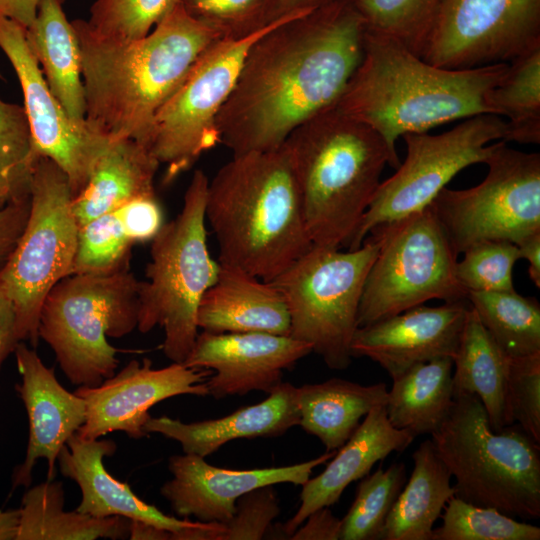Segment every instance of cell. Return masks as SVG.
Returning <instances> with one entry per match:
<instances>
[{"label":"cell","mask_w":540,"mask_h":540,"mask_svg":"<svg viewBox=\"0 0 540 540\" xmlns=\"http://www.w3.org/2000/svg\"><path fill=\"white\" fill-rule=\"evenodd\" d=\"M273 485L253 489L235 503L232 517L221 525L212 540L263 539L280 514L279 499Z\"/></svg>","instance_id":"44"},{"label":"cell","mask_w":540,"mask_h":540,"mask_svg":"<svg viewBox=\"0 0 540 540\" xmlns=\"http://www.w3.org/2000/svg\"><path fill=\"white\" fill-rule=\"evenodd\" d=\"M159 161L133 139L112 141L96 163L85 187L73 198L79 227L126 203L154 195Z\"/></svg>","instance_id":"26"},{"label":"cell","mask_w":540,"mask_h":540,"mask_svg":"<svg viewBox=\"0 0 540 540\" xmlns=\"http://www.w3.org/2000/svg\"><path fill=\"white\" fill-rule=\"evenodd\" d=\"M509 360L510 356L486 330L470 306L453 358V395H476L485 408L493 431L507 426L506 384Z\"/></svg>","instance_id":"30"},{"label":"cell","mask_w":540,"mask_h":540,"mask_svg":"<svg viewBox=\"0 0 540 540\" xmlns=\"http://www.w3.org/2000/svg\"><path fill=\"white\" fill-rule=\"evenodd\" d=\"M336 451L297 464L245 470L212 466L193 454L173 455L168 463L172 478L160 492L178 516L223 524L232 517L236 501L245 493L281 483L302 486L312 471L328 462Z\"/></svg>","instance_id":"19"},{"label":"cell","mask_w":540,"mask_h":540,"mask_svg":"<svg viewBox=\"0 0 540 540\" xmlns=\"http://www.w3.org/2000/svg\"><path fill=\"white\" fill-rule=\"evenodd\" d=\"M413 470L384 523L380 540H431L433 526L454 496L451 474L431 439L412 455Z\"/></svg>","instance_id":"29"},{"label":"cell","mask_w":540,"mask_h":540,"mask_svg":"<svg viewBox=\"0 0 540 540\" xmlns=\"http://www.w3.org/2000/svg\"><path fill=\"white\" fill-rule=\"evenodd\" d=\"M366 29L392 37L420 57L440 0H353Z\"/></svg>","instance_id":"38"},{"label":"cell","mask_w":540,"mask_h":540,"mask_svg":"<svg viewBox=\"0 0 540 540\" xmlns=\"http://www.w3.org/2000/svg\"><path fill=\"white\" fill-rule=\"evenodd\" d=\"M387 392L384 383L361 385L339 378L297 387L299 426L326 451L338 450L370 410L386 404Z\"/></svg>","instance_id":"28"},{"label":"cell","mask_w":540,"mask_h":540,"mask_svg":"<svg viewBox=\"0 0 540 540\" xmlns=\"http://www.w3.org/2000/svg\"><path fill=\"white\" fill-rule=\"evenodd\" d=\"M467 300L479 320L510 357L540 352V305L512 291H472Z\"/></svg>","instance_id":"34"},{"label":"cell","mask_w":540,"mask_h":540,"mask_svg":"<svg viewBox=\"0 0 540 540\" xmlns=\"http://www.w3.org/2000/svg\"><path fill=\"white\" fill-rule=\"evenodd\" d=\"M469 307L468 300L437 307L422 304L358 327L351 355L368 357L391 379L419 363L441 357L453 359Z\"/></svg>","instance_id":"20"},{"label":"cell","mask_w":540,"mask_h":540,"mask_svg":"<svg viewBox=\"0 0 540 540\" xmlns=\"http://www.w3.org/2000/svg\"><path fill=\"white\" fill-rule=\"evenodd\" d=\"M15 359L21 382L16 390L24 403L29 435L24 461L12 476V488L29 487L39 459L48 464L47 480H54L61 449L86 420V404L75 392L67 391L34 349L19 342Z\"/></svg>","instance_id":"21"},{"label":"cell","mask_w":540,"mask_h":540,"mask_svg":"<svg viewBox=\"0 0 540 540\" xmlns=\"http://www.w3.org/2000/svg\"><path fill=\"white\" fill-rule=\"evenodd\" d=\"M381 238L369 233L348 251L312 245L270 282L281 293L290 316V336L309 344L328 368L351 363V342L359 304Z\"/></svg>","instance_id":"9"},{"label":"cell","mask_w":540,"mask_h":540,"mask_svg":"<svg viewBox=\"0 0 540 540\" xmlns=\"http://www.w3.org/2000/svg\"><path fill=\"white\" fill-rule=\"evenodd\" d=\"M508 63L471 69L432 65L396 39L366 29L362 59L335 104L377 131L389 149L408 133L479 114Z\"/></svg>","instance_id":"3"},{"label":"cell","mask_w":540,"mask_h":540,"mask_svg":"<svg viewBox=\"0 0 540 540\" xmlns=\"http://www.w3.org/2000/svg\"><path fill=\"white\" fill-rule=\"evenodd\" d=\"M456 264L462 286L472 291H512L513 267L520 259L518 246L507 240H486L464 250Z\"/></svg>","instance_id":"41"},{"label":"cell","mask_w":540,"mask_h":540,"mask_svg":"<svg viewBox=\"0 0 540 540\" xmlns=\"http://www.w3.org/2000/svg\"><path fill=\"white\" fill-rule=\"evenodd\" d=\"M205 217L219 264L270 281L312 247L289 154L233 155L208 183Z\"/></svg>","instance_id":"4"},{"label":"cell","mask_w":540,"mask_h":540,"mask_svg":"<svg viewBox=\"0 0 540 540\" xmlns=\"http://www.w3.org/2000/svg\"><path fill=\"white\" fill-rule=\"evenodd\" d=\"M211 374L183 363L154 369L149 359L131 360L99 385L74 391L86 404V420L77 434L91 440L121 431L133 439L143 438L155 404L178 395H208L206 381Z\"/></svg>","instance_id":"17"},{"label":"cell","mask_w":540,"mask_h":540,"mask_svg":"<svg viewBox=\"0 0 540 540\" xmlns=\"http://www.w3.org/2000/svg\"><path fill=\"white\" fill-rule=\"evenodd\" d=\"M443 523L431 540H539L540 528L518 521L492 507L478 506L453 496L446 504Z\"/></svg>","instance_id":"37"},{"label":"cell","mask_w":540,"mask_h":540,"mask_svg":"<svg viewBox=\"0 0 540 540\" xmlns=\"http://www.w3.org/2000/svg\"><path fill=\"white\" fill-rule=\"evenodd\" d=\"M19 523V509L0 511V540H15Z\"/></svg>","instance_id":"53"},{"label":"cell","mask_w":540,"mask_h":540,"mask_svg":"<svg viewBox=\"0 0 540 540\" xmlns=\"http://www.w3.org/2000/svg\"><path fill=\"white\" fill-rule=\"evenodd\" d=\"M21 342L17 328V315L13 301L0 286V368L8 355Z\"/></svg>","instance_id":"48"},{"label":"cell","mask_w":540,"mask_h":540,"mask_svg":"<svg viewBox=\"0 0 540 540\" xmlns=\"http://www.w3.org/2000/svg\"><path fill=\"white\" fill-rule=\"evenodd\" d=\"M489 114L505 116V142L540 143V46L508 63L486 96Z\"/></svg>","instance_id":"33"},{"label":"cell","mask_w":540,"mask_h":540,"mask_svg":"<svg viewBox=\"0 0 540 540\" xmlns=\"http://www.w3.org/2000/svg\"><path fill=\"white\" fill-rule=\"evenodd\" d=\"M38 4L39 0H0V15L28 28L35 20Z\"/></svg>","instance_id":"50"},{"label":"cell","mask_w":540,"mask_h":540,"mask_svg":"<svg viewBox=\"0 0 540 540\" xmlns=\"http://www.w3.org/2000/svg\"><path fill=\"white\" fill-rule=\"evenodd\" d=\"M65 0H39L26 42L50 91L70 118L84 121L86 102L79 40L63 9Z\"/></svg>","instance_id":"27"},{"label":"cell","mask_w":540,"mask_h":540,"mask_svg":"<svg viewBox=\"0 0 540 540\" xmlns=\"http://www.w3.org/2000/svg\"><path fill=\"white\" fill-rule=\"evenodd\" d=\"M66 174L47 157L34 171L25 227L3 268L0 286L14 303L22 342L36 347L39 316L49 291L71 275L79 225Z\"/></svg>","instance_id":"10"},{"label":"cell","mask_w":540,"mask_h":540,"mask_svg":"<svg viewBox=\"0 0 540 540\" xmlns=\"http://www.w3.org/2000/svg\"><path fill=\"white\" fill-rule=\"evenodd\" d=\"M197 326L212 333L290 335V316L270 282L220 264L215 282L199 303Z\"/></svg>","instance_id":"25"},{"label":"cell","mask_w":540,"mask_h":540,"mask_svg":"<svg viewBox=\"0 0 540 540\" xmlns=\"http://www.w3.org/2000/svg\"><path fill=\"white\" fill-rule=\"evenodd\" d=\"M132 246L115 212L96 217L79 227L71 274L110 273L127 268Z\"/></svg>","instance_id":"39"},{"label":"cell","mask_w":540,"mask_h":540,"mask_svg":"<svg viewBox=\"0 0 540 540\" xmlns=\"http://www.w3.org/2000/svg\"><path fill=\"white\" fill-rule=\"evenodd\" d=\"M332 0H271L268 24L294 14H303L325 6Z\"/></svg>","instance_id":"49"},{"label":"cell","mask_w":540,"mask_h":540,"mask_svg":"<svg viewBox=\"0 0 540 540\" xmlns=\"http://www.w3.org/2000/svg\"><path fill=\"white\" fill-rule=\"evenodd\" d=\"M381 246L367 275L357 316L362 327L431 299L467 300L457 256L430 206L370 233Z\"/></svg>","instance_id":"11"},{"label":"cell","mask_w":540,"mask_h":540,"mask_svg":"<svg viewBox=\"0 0 540 540\" xmlns=\"http://www.w3.org/2000/svg\"><path fill=\"white\" fill-rule=\"evenodd\" d=\"M139 285L127 267L71 274L49 291L38 334L72 384L93 387L115 374L119 350L107 337L121 338L137 328Z\"/></svg>","instance_id":"8"},{"label":"cell","mask_w":540,"mask_h":540,"mask_svg":"<svg viewBox=\"0 0 540 540\" xmlns=\"http://www.w3.org/2000/svg\"><path fill=\"white\" fill-rule=\"evenodd\" d=\"M506 423L540 443V352L510 357L506 384Z\"/></svg>","instance_id":"43"},{"label":"cell","mask_w":540,"mask_h":540,"mask_svg":"<svg viewBox=\"0 0 540 540\" xmlns=\"http://www.w3.org/2000/svg\"><path fill=\"white\" fill-rule=\"evenodd\" d=\"M341 519L329 507L312 512L289 537L293 540H338L341 532Z\"/></svg>","instance_id":"47"},{"label":"cell","mask_w":540,"mask_h":540,"mask_svg":"<svg viewBox=\"0 0 540 540\" xmlns=\"http://www.w3.org/2000/svg\"><path fill=\"white\" fill-rule=\"evenodd\" d=\"M431 441L456 480L454 496L514 518L540 517L539 444L518 425L493 431L476 395L454 397Z\"/></svg>","instance_id":"6"},{"label":"cell","mask_w":540,"mask_h":540,"mask_svg":"<svg viewBox=\"0 0 540 540\" xmlns=\"http://www.w3.org/2000/svg\"><path fill=\"white\" fill-rule=\"evenodd\" d=\"M130 520L64 510L61 482L47 480L27 490L19 508L15 540H95L129 538Z\"/></svg>","instance_id":"32"},{"label":"cell","mask_w":540,"mask_h":540,"mask_svg":"<svg viewBox=\"0 0 540 540\" xmlns=\"http://www.w3.org/2000/svg\"><path fill=\"white\" fill-rule=\"evenodd\" d=\"M453 359L419 363L393 378L385 410L390 424L414 437L434 433L446 419L453 401Z\"/></svg>","instance_id":"31"},{"label":"cell","mask_w":540,"mask_h":540,"mask_svg":"<svg viewBox=\"0 0 540 540\" xmlns=\"http://www.w3.org/2000/svg\"><path fill=\"white\" fill-rule=\"evenodd\" d=\"M208 183L202 170L194 172L181 211L152 239L147 280L140 281L138 290L137 329L147 333L161 327L162 351L176 363H184L193 348L199 303L220 268L207 244Z\"/></svg>","instance_id":"7"},{"label":"cell","mask_w":540,"mask_h":540,"mask_svg":"<svg viewBox=\"0 0 540 540\" xmlns=\"http://www.w3.org/2000/svg\"><path fill=\"white\" fill-rule=\"evenodd\" d=\"M505 133L506 123L500 116L479 114L441 134L403 135L405 160L391 177L380 183L348 249L360 247L375 227L428 207L462 169L485 163L497 144L488 143L504 140Z\"/></svg>","instance_id":"13"},{"label":"cell","mask_w":540,"mask_h":540,"mask_svg":"<svg viewBox=\"0 0 540 540\" xmlns=\"http://www.w3.org/2000/svg\"><path fill=\"white\" fill-rule=\"evenodd\" d=\"M271 0H180L186 13L220 34L242 39L268 25Z\"/></svg>","instance_id":"42"},{"label":"cell","mask_w":540,"mask_h":540,"mask_svg":"<svg viewBox=\"0 0 540 540\" xmlns=\"http://www.w3.org/2000/svg\"><path fill=\"white\" fill-rule=\"evenodd\" d=\"M283 145L312 244L348 247L385 166L400 165L398 155L377 131L335 105L300 124Z\"/></svg>","instance_id":"5"},{"label":"cell","mask_w":540,"mask_h":540,"mask_svg":"<svg viewBox=\"0 0 540 540\" xmlns=\"http://www.w3.org/2000/svg\"><path fill=\"white\" fill-rule=\"evenodd\" d=\"M296 391L291 383L281 382L263 401L227 416L191 423L150 417L144 429L178 442L186 454L205 458L230 441L277 437L299 425Z\"/></svg>","instance_id":"24"},{"label":"cell","mask_w":540,"mask_h":540,"mask_svg":"<svg viewBox=\"0 0 540 540\" xmlns=\"http://www.w3.org/2000/svg\"><path fill=\"white\" fill-rule=\"evenodd\" d=\"M407 480L403 463L380 466L358 485L356 497L341 519V540H380L386 518Z\"/></svg>","instance_id":"36"},{"label":"cell","mask_w":540,"mask_h":540,"mask_svg":"<svg viewBox=\"0 0 540 540\" xmlns=\"http://www.w3.org/2000/svg\"><path fill=\"white\" fill-rule=\"evenodd\" d=\"M30 199L0 209V270L12 253L28 218Z\"/></svg>","instance_id":"46"},{"label":"cell","mask_w":540,"mask_h":540,"mask_svg":"<svg viewBox=\"0 0 540 540\" xmlns=\"http://www.w3.org/2000/svg\"><path fill=\"white\" fill-rule=\"evenodd\" d=\"M540 46V0H440L420 58L446 69L509 63Z\"/></svg>","instance_id":"15"},{"label":"cell","mask_w":540,"mask_h":540,"mask_svg":"<svg viewBox=\"0 0 540 540\" xmlns=\"http://www.w3.org/2000/svg\"><path fill=\"white\" fill-rule=\"evenodd\" d=\"M414 438L390 424L385 405L374 407L331 461L326 462V468L302 485L300 505L281 528L284 534L291 536L312 512L335 504L350 483L368 475L374 464L390 453L405 450Z\"/></svg>","instance_id":"23"},{"label":"cell","mask_w":540,"mask_h":540,"mask_svg":"<svg viewBox=\"0 0 540 540\" xmlns=\"http://www.w3.org/2000/svg\"><path fill=\"white\" fill-rule=\"evenodd\" d=\"M520 259H526L529 263L528 273L536 285L540 288V232L536 233L517 245Z\"/></svg>","instance_id":"51"},{"label":"cell","mask_w":540,"mask_h":540,"mask_svg":"<svg viewBox=\"0 0 540 540\" xmlns=\"http://www.w3.org/2000/svg\"><path fill=\"white\" fill-rule=\"evenodd\" d=\"M180 0H96L87 21L104 38L129 40L146 36Z\"/></svg>","instance_id":"40"},{"label":"cell","mask_w":540,"mask_h":540,"mask_svg":"<svg viewBox=\"0 0 540 540\" xmlns=\"http://www.w3.org/2000/svg\"><path fill=\"white\" fill-rule=\"evenodd\" d=\"M310 353L309 344L290 335L203 331L183 364L211 370L208 395L221 399L252 391L269 394L282 382L283 371Z\"/></svg>","instance_id":"18"},{"label":"cell","mask_w":540,"mask_h":540,"mask_svg":"<svg viewBox=\"0 0 540 540\" xmlns=\"http://www.w3.org/2000/svg\"><path fill=\"white\" fill-rule=\"evenodd\" d=\"M116 444L112 440L84 439L77 432L58 455L63 476L77 483L81 490L78 512L95 517L121 516L150 523L174 533V540H208L219 523L178 519L164 514L154 505L139 498L127 483L114 478L103 459L112 456Z\"/></svg>","instance_id":"22"},{"label":"cell","mask_w":540,"mask_h":540,"mask_svg":"<svg viewBox=\"0 0 540 540\" xmlns=\"http://www.w3.org/2000/svg\"><path fill=\"white\" fill-rule=\"evenodd\" d=\"M485 163L480 184L445 187L429 205L457 254L486 240L518 245L540 232V154L499 140Z\"/></svg>","instance_id":"12"},{"label":"cell","mask_w":540,"mask_h":540,"mask_svg":"<svg viewBox=\"0 0 540 540\" xmlns=\"http://www.w3.org/2000/svg\"><path fill=\"white\" fill-rule=\"evenodd\" d=\"M365 22L353 0L276 21L251 45L216 120L233 155L275 150L334 106L358 67Z\"/></svg>","instance_id":"1"},{"label":"cell","mask_w":540,"mask_h":540,"mask_svg":"<svg viewBox=\"0 0 540 540\" xmlns=\"http://www.w3.org/2000/svg\"><path fill=\"white\" fill-rule=\"evenodd\" d=\"M26 28L0 15V50L19 80L34 148L66 174L73 198L85 187L99 158L111 141L86 120L69 117L50 91L29 49Z\"/></svg>","instance_id":"16"},{"label":"cell","mask_w":540,"mask_h":540,"mask_svg":"<svg viewBox=\"0 0 540 540\" xmlns=\"http://www.w3.org/2000/svg\"><path fill=\"white\" fill-rule=\"evenodd\" d=\"M274 23L242 39L215 41L160 108L147 147L160 164L166 165L164 184L174 181L219 144L216 120L220 110L235 86L249 48Z\"/></svg>","instance_id":"14"},{"label":"cell","mask_w":540,"mask_h":540,"mask_svg":"<svg viewBox=\"0 0 540 540\" xmlns=\"http://www.w3.org/2000/svg\"><path fill=\"white\" fill-rule=\"evenodd\" d=\"M114 212L133 244L152 241L164 224L162 208L155 194L136 198Z\"/></svg>","instance_id":"45"},{"label":"cell","mask_w":540,"mask_h":540,"mask_svg":"<svg viewBox=\"0 0 540 540\" xmlns=\"http://www.w3.org/2000/svg\"><path fill=\"white\" fill-rule=\"evenodd\" d=\"M39 158L24 107L0 98V209L30 199Z\"/></svg>","instance_id":"35"},{"label":"cell","mask_w":540,"mask_h":540,"mask_svg":"<svg viewBox=\"0 0 540 540\" xmlns=\"http://www.w3.org/2000/svg\"><path fill=\"white\" fill-rule=\"evenodd\" d=\"M71 22L81 50L85 120L111 142L133 139L146 147L160 108L222 38L180 3L139 39L104 38L85 20Z\"/></svg>","instance_id":"2"},{"label":"cell","mask_w":540,"mask_h":540,"mask_svg":"<svg viewBox=\"0 0 540 540\" xmlns=\"http://www.w3.org/2000/svg\"><path fill=\"white\" fill-rule=\"evenodd\" d=\"M129 539L174 540V533L162 527L139 520H130Z\"/></svg>","instance_id":"52"}]
</instances>
